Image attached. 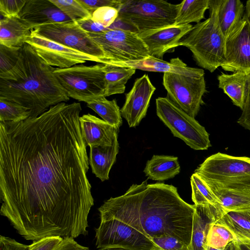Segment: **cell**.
I'll list each match as a JSON object with an SVG mask.
<instances>
[{
    "instance_id": "obj_48",
    "label": "cell",
    "mask_w": 250,
    "mask_h": 250,
    "mask_svg": "<svg viewBox=\"0 0 250 250\" xmlns=\"http://www.w3.org/2000/svg\"><path fill=\"white\" fill-rule=\"evenodd\" d=\"M103 250H129L124 249V248H112L106 249H104Z\"/></svg>"
},
{
    "instance_id": "obj_33",
    "label": "cell",
    "mask_w": 250,
    "mask_h": 250,
    "mask_svg": "<svg viewBox=\"0 0 250 250\" xmlns=\"http://www.w3.org/2000/svg\"><path fill=\"white\" fill-rule=\"evenodd\" d=\"M26 108L2 99H0V122H20L30 117Z\"/></svg>"
},
{
    "instance_id": "obj_3",
    "label": "cell",
    "mask_w": 250,
    "mask_h": 250,
    "mask_svg": "<svg viewBox=\"0 0 250 250\" xmlns=\"http://www.w3.org/2000/svg\"><path fill=\"white\" fill-rule=\"evenodd\" d=\"M55 69L25 43L15 66L0 73V99L27 108L31 118L39 116L52 106L68 101L70 98L53 73Z\"/></svg>"
},
{
    "instance_id": "obj_8",
    "label": "cell",
    "mask_w": 250,
    "mask_h": 250,
    "mask_svg": "<svg viewBox=\"0 0 250 250\" xmlns=\"http://www.w3.org/2000/svg\"><path fill=\"white\" fill-rule=\"evenodd\" d=\"M100 34L88 33L104 51L106 64L144 60L150 56L146 45L137 32L108 28Z\"/></svg>"
},
{
    "instance_id": "obj_41",
    "label": "cell",
    "mask_w": 250,
    "mask_h": 250,
    "mask_svg": "<svg viewBox=\"0 0 250 250\" xmlns=\"http://www.w3.org/2000/svg\"><path fill=\"white\" fill-rule=\"evenodd\" d=\"M78 0L91 14L97 9L104 6L113 7L118 10L122 3V0Z\"/></svg>"
},
{
    "instance_id": "obj_1",
    "label": "cell",
    "mask_w": 250,
    "mask_h": 250,
    "mask_svg": "<svg viewBox=\"0 0 250 250\" xmlns=\"http://www.w3.org/2000/svg\"><path fill=\"white\" fill-rule=\"evenodd\" d=\"M81 104L0 122V214L26 240L88 234L94 199Z\"/></svg>"
},
{
    "instance_id": "obj_20",
    "label": "cell",
    "mask_w": 250,
    "mask_h": 250,
    "mask_svg": "<svg viewBox=\"0 0 250 250\" xmlns=\"http://www.w3.org/2000/svg\"><path fill=\"white\" fill-rule=\"evenodd\" d=\"M79 122L83 138L90 148L110 146L118 136L119 129L90 113L80 117Z\"/></svg>"
},
{
    "instance_id": "obj_40",
    "label": "cell",
    "mask_w": 250,
    "mask_h": 250,
    "mask_svg": "<svg viewBox=\"0 0 250 250\" xmlns=\"http://www.w3.org/2000/svg\"><path fill=\"white\" fill-rule=\"evenodd\" d=\"M60 236H48L33 241L28 250H54L62 241Z\"/></svg>"
},
{
    "instance_id": "obj_4",
    "label": "cell",
    "mask_w": 250,
    "mask_h": 250,
    "mask_svg": "<svg viewBox=\"0 0 250 250\" xmlns=\"http://www.w3.org/2000/svg\"><path fill=\"white\" fill-rule=\"evenodd\" d=\"M219 3V0H209V18L193 25L178 43L189 49L197 64L210 72L226 62L225 38L217 17Z\"/></svg>"
},
{
    "instance_id": "obj_13",
    "label": "cell",
    "mask_w": 250,
    "mask_h": 250,
    "mask_svg": "<svg viewBox=\"0 0 250 250\" xmlns=\"http://www.w3.org/2000/svg\"><path fill=\"white\" fill-rule=\"evenodd\" d=\"M205 182H217L250 175V158L218 152L208 157L195 170Z\"/></svg>"
},
{
    "instance_id": "obj_37",
    "label": "cell",
    "mask_w": 250,
    "mask_h": 250,
    "mask_svg": "<svg viewBox=\"0 0 250 250\" xmlns=\"http://www.w3.org/2000/svg\"><path fill=\"white\" fill-rule=\"evenodd\" d=\"M26 0H0V13L4 18L19 17Z\"/></svg>"
},
{
    "instance_id": "obj_35",
    "label": "cell",
    "mask_w": 250,
    "mask_h": 250,
    "mask_svg": "<svg viewBox=\"0 0 250 250\" xmlns=\"http://www.w3.org/2000/svg\"><path fill=\"white\" fill-rule=\"evenodd\" d=\"M21 48H12L0 44V73L8 71L15 66Z\"/></svg>"
},
{
    "instance_id": "obj_22",
    "label": "cell",
    "mask_w": 250,
    "mask_h": 250,
    "mask_svg": "<svg viewBox=\"0 0 250 250\" xmlns=\"http://www.w3.org/2000/svg\"><path fill=\"white\" fill-rule=\"evenodd\" d=\"M32 30L19 17L1 19L0 44L20 48L26 43Z\"/></svg>"
},
{
    "instance_id": "obj_16",
    "label": "cell",
    "mask_w": 250,
    "mask_h": 250,
    "mask_svg": "<svg viewBox=\"0 0 250 250\" xmlns=\"http://www.w3.org/2000/svg\"><path fill=\"white\" fill-rule=\"evenodd\" d=\"M192 27L191 24L171 25L137 33L146 45L150 56L163 60L164 54L178 47L179 42Z\"/></svg>"
},
{
    "instance_id": "obj_18",
    "label": "cell",
    "mask_w": 250,
    "mask_h": 250,
    "mask_svg": "<svg viewBox=\"0 0 250 250\" xmlns=\"http://www.w3.org/2000/svg\"><path fill=\"white\" fill-rule=\"evenodd\" d=\"M110 65L147 71L181 74L195 78L204 76L205 74L203 69L188 66L179 57L166 62L150 56L142 60L115 62Z\"/></svg>"
},
{
    "instance_id": "obj_6",
    "label": "cell",
    "mask_w": 250,
    "mask_h": 250,
    "mask_svg": "<svg viewBox=\"0 0 250 250\" xmlns=\"http://www.w3.org/2000/svg\"><path fill=\"white\" fill-rule=\"evenodd\" d=\"M104 65L81 64L66 68L57 67L53 73L69 98L87 103L105 97Z\"/></svg>"
},
{
    "instance_id": "obj_7",
    "label": "cell",
    "mask_w": 250,
    "mask_h": 250,
    "mask_svg": "<svg viewBox=\"0 0 250 250\" xmlns=\"http://www.w3.org/2000/svg\"><path fill=\"white\" fill-rule=\"evenodd\" d=\"M156 108L157 116L173 136L183 140L190 147L202 150L211 146L209 134L205 128L167 97L157 98Z\"/></svg>"
},
{
    "instance_id": "obj_17",
    "label": "cell",
    "mask_w": 250,
    "mask_h": 250,
    "mask_svg": "<svg viewBox=\"0 0 250 250\" xmlns=\"http://www.w3.org/2000/svg\"><path fill=\"white\" fill-rule=\"evenodd\" d=\"M19 18L32 30L45 24L72 21L50 0H27Z\"/></svg>"
},
{
    "instance_id": "obj_2",
    "label": "cell",
    "mask_w": 250,
    "mask_h": 250,
    "mask_svg": "<svg viewBox=\"0 0 250 250\" xmlns=\"http://www.w3.org/2000/svg\"><path fill=\"white\" fill-rule=\"evenodd\" d=\"M195 205L180 196L176 187L164 183L133 184L120 196L98 208L100 220L116 219L151 239L170 235L189 246Z\"/></svg>"
},
{
    "instance_id": "obj_5",
    "label": "cell",
    "mask_w": 250,
    "mask_h": 250,
    "mask_svg": "<svg viewBox=\"0 0 250 250\" xmlns=\"http://www.w3.org/2000/svg\"><path fill=\"white\" fill-rule=\"evenodd\" d=\"M178 4L163 0H122L117 20L136 32L173 25Z\"/></svg>"
},
{
    "instance_id": "obj_23",
    "label": "cell",
    "mask_w": 250,
    "mask_h": 250,
    "mask_svg": "<svg viewBox=\"0 0 250 250\" xmlns=\"http://www.w3.org/2000/svg\"><path fill=\"white\" fill-rule=\"evenodd\" d=\"M180 172L178 157L154 155L146 163L144 172L152 180L163 181L174 178Z\"/></svg>"
},
{
    "instance_id": "obj_44",
    "label": "cell",
    "mask_w": 250,
    "mask_h": 250,
    "mask_svg": "<svg viewBox=\"0 0 250 250\" xmlns=\"http://www.w3.org/2000/svg\"><path fill=\"white\" fill-rule=\"evenodd\" d=\"M54 250H90V249L88 247L79 244L74 240V238H64Z\"/></svg>"
},
{
    "instance_id": "obj_10",
    "label": "cell",
    "mask_w": 250,
    "mask_h": 250,
    "mask_svg": "<svg viewBox=\"0 0 250 250\" xmlns=\"http://www.w3.org/2000/svg\"><path fill=\"white\" fill-rule=\"evenodd\" d=\"M163 84L167 97L175 105L192 117L198 114L204 104L203 96L207 92L204 76L195 78L181 74L165 73Z\"/></svg>"
},
{
    "instance_id": "obj_14",
    "label": "cell",
    "mask_w": 250,
    "mask_h": 250,
    "mask_svg": "<svg viewBox=\"0 0 250 250\" xmlns=\"http://www.w3.org/2000/svg\"><path fill=\"white\" fill-rule=\"evenodd\" d=\"M226 62L221 66L232 73L250 71V25L243 17L225 42Z\"/></svg>"
},
{
    "instance_id": "obj_42",
    "label": "cell",
    "mask_w": 250,
    "mask_h": 250,
    "mask_svg": "<svg viewBox=\"0 0 250 250\" xmlns=\"http://www.w3.org/2000/svg\"><path fill=\"white\" fill-rule=\"evenodd\" d=\"M85 32L91 34H100L106 31L108 28L94 21L91 19H85L76 21Z\"/></svg>"
},
{
    "instance_id": "obj_34",
    "label": "cell",
    "mask_w": 250,
    "mask_h": 250,
    "mask_svg": "<svg viewBox=\"0 0 250 250\" xmlns=\"http://www.w3.org/2000/svg\"><path fill=\"white\" fill-rule=\"evenodd\" d=\"M72 21L91 18V14L78 0H50Z\"/></svg>"
},
{
    "instance_id": "obj_11",
    "label": "cell",
    "mask_w": 250,
    "mask_h": 250,
    "mask_svg": "<svg viewBox=\"0 0 250 250\" xmlns=\"http://www.w3.org/2000/svg\"><path fill=\"white\" fill-rule=\"evenodd\" d=\"M32 31L52 41L98 58L102 63L106 64V59L102 48L76 21L43 25Z\"/></svg>"
},
{
    "instance_id": "obj_27",
    "label": "cell",
    "mask_w": 250,
    "mask_h": 250,
    "mask_svg": "<svg viewBox=\"0 0 250 250\" xmlns=\"http://www.w3.org/2000/svg\"><path fill=\"white\" fill-rule=\"evenodd\" d=\"M218 221L232 231L237 241H250V208L225 213Z\"/></svg>"
},
{
    "instance_id": "obj_19",
    "label": "cell",
    "mask_w": 250,
    "mask_h": 250,
    "mask_svg": "<svg viewBox=\"0 0 250 250\" xmlns=\"http://www.w3.org/2000/svg\"><path fill=\"white\" fill-rule=\"evenodd\" d=\"M224 213L220 204L195 205L190 250H206L207 237L211 224Z\"/></svg>"
},
{
    "instance_id": "obj_36",
    "label": "cell",
    "mask_w": 250,
    "mask_h": 250,
    "mask_svg": "<svg viewBox=\"0 0 250 250\" xmlns=\"http://www.w3.org/2000/svg\"><path fill=\"white\" fill-rule=\"evenodd\" d=\"M91 15L93 21L105 28H109L117 20L119 11L113 7L104 6L95 10Z\"/></svg>"
},
{
    "instance_id": "obj_28",
    "label": "cell",
    "mask_w": 250,
    "mask_h": 250,
    "mask_svg": "<svg viewBox=\"0 0 250 250\" xmlns=\"http://www.w3.org/2000/svg\"><path fill=\"white\" fill-rule=\"evenodd\" d=\"M209 9V0H185L178 4V9L173 25L198 23L205 18Z\"/></svg>"
},
{
    "instance_id": "obj_39",
    "label": "cell",
    "mask_w": 250,
    "mask_h": 250,
    "mask_svg": "<svg viewBox=\"0 0 250 250\" xmlns=\"http://www.w3.org/2000/svg\"><path fill=\"white\" fill-rule=\"evenodd\" d=\"M242 114L237 123L250 130V71L247 73L246 90Z\"/></svg>"
},
{
    "instance_id": "obj_32",
    "label": "cell",
    "mask_w": 250,
    "mask_h": 250,
    "mask_svg": "<svg viewBox=\"0 0 250 250\" xmlns=\"http://www.w3.org/2000/svg\"><path fill=\"white\" fill-rule=\"evenodd\" d=\"M192 200L195 205L219 204V201L207 184L196 173L190 178Z\"/></svg>"
},
{
    "instance_id": "obj_47",
    "label": "cell",
    "mask_w": 250,
    "mask_h": 250,
    "mask_svg": "<svg viewBox=\"0 0 250 250\" xmlns=\"http://www.w3.org/2000/svg\"><path fill=\"white\" fill-rule=\"evenodd\" d=\"M232 244L233 242L229 243V245L227 246V247L223 249H215L208 246L206 250H231Z\"/></svg>"
},
{
    "instance_id": "obj_46",
    "label": "cell",
    "mask_w": 250,
    "mask_h": 250,
    "mask_svg": "<svg viewBox=\"0 0 250 250\" xmlns=\"http://www.w3.org/2000/svg\"><path fill=\"white\" fill-rule=\"evenodd\" d=\"M243 18L247 20L250 25V0L246 2Z\"/></svg>"
},
{
    "instance_id": "obj_26",
    "label": "cell",
    "mask_w": 250,
    "mask_h": 250,
    "mask_svg": "<svg viewBox=\"0 0 250 250\" xmlns=\"http://www.w3.org/2000/svg\"><path fill=\"white\" fill-rule=\"evenodd\" d=\"M224 213L250 208V188H210Z\"/></svg>"
},
{
    "instance_id": "obj_43",
    "label": "cell",
    "mask_w": 250,
    "mask_h": 250,
    "mask_svg": "<svg viewBox=\"0 0 250 250\" xmlns=\"http://www.w3.org/2000/svg\"><path fill=\"white\" fill-rule=\"evenodd\" d=\"M29 245L20 243L13 238L0 236V250H28Z\"/></svg>"
},
{
    "instance_id": "obj_38",
    "label": "cell",
    "mask_w": 250,
    "mask_h": 250,
    "mask_svg": "<svg viewBox=\"0 0 250 250\" xmlns=\"http://www.w3.org/2000/svg\"><path fill=\"white\" fill-rule=\"evenodd\" d=\"M151 240L163 250H190L188 246L170 235L154 237Z\"/></svg>"
},
{
    "instance_id": "obj_25",
    "label": "cell",
    "mask_w": 250,
    "mask_h": 250,
    "mask_svg": "<svg viewBox=\"0 0 250 250\" xmlns=\"http://www.w3.org/2000/svg\"><path fill=\"white\" fill-rule=\"evenodd\" d=\"M218 86L231 100L233 104L243 109L246 90L247 73H224L218 75Z\"/></svg>"
},
{
    "instance_id": "obj_49",
    "label": "cell",
    "mask_w": 250,
    "mask_h": 250,
    "mask_svg": "<svg viewBox=\"0 0 250 250\" xmlns=\"http://www.w3.org/2000/svg\"><path fill=\"white\" fill-rule=\"evenodd\" d=\"M237 250L236 248V247H235V244H234V241L233 242L232 250Z\"/></svg>"
},
{
    "instance_id": "obj_31",
    "label": "cell",
    "mask_w": 250,
    "mask_h": 250,
    "mask_svg": "<svg viewBox=\"0 0 250 250\" xmlns=\"http://www.w3.org/2000/svg\"><path fill=\"white\" fill-rule=\"evenodd\" d=\"M218 220L210 225L207 237V246L223 249L229 243L237 241V239L232 231Z\"/></svg>"
},
{
    "instance_id": "obj_15",
    "label": "cell",
    "mask_w": 250,
    "mask_h": 250,
    "mask_svg": "<svg viewBox=\"0 0 250 250\" xmlns=\"http://www.w3.org/2000/svg\"><path fill=\"white\" fill-rule=\"evenodd\" d=\"M155 90L148 76L145 74L135 80L132 88L125 94L121 112L130 127L138 126L145 117Z\"/></svg>"
},
{
    "instance_id": "obj_29",
    "label": "cell",
    "mask_w": 250,
    "mask_h": 250,
    "mask_svg": "<svg viewBox=\"0 0 250 250\" xmlns=\"http://www.w3.org/2000/svg\"><path fill=\"white\" fill-rule=\"evenodd\" d=\"M104 64L106 86L105 97L124 93L126 83L135 74L136 69Z\"/></svg>"
},
{
    "instance_id": "obj_45",
    "label": "cell",
    "mask_w": 250,
    "mask_h": 250,
    "mask_svg": "<svg viewBox=\"0 0 250 250\" xmlns=\"http://www.w3.org/2000/svg\"><path fill=\"white\" fill-rule=\"evenodd\" d=\"M234 244L237 250H250V241H236Z\"/></svg>"
},
{
    "instance_id": "obj_9",
    "label": "cell",
    "mask_w": 250,
    "mask_h": 250,
    "mask_svg": "<svg viewBox=\"0 0 250 250\" xmlns=\"http://www.w3.org/2000/svg\"><path fill=\"white\" fill-rule=\"evenodd\" d=\"M96 248L100 250L121 248L129 250H163L149 237L116 219L100 220L95 229Z\"/></svg>"
},
{
    "instance_id": "obj_12",
    "label": "cell",
    "mask_w": 250,
    "mask_h": 250,
    "mask_svg": "<svg viewBox=\"0 0 250 250\" xmlns=\"http://www.w3.org/2000/svg\"><path fill=\"white\" fill-rule=\"evenodd\" d=\"M26 43L30 44L48 64L57 68H69L87 61L102 63L98 58L52 41L33 31Z\"/></svg>"
},
{
    "instance_id": "obj_30",
    "label": "cell",
    "mask_w": 250,
    "mask_h": 250,
    "mask_svg": "<svg viewBox=\"0 0 250 250\" xmlns=\"http://www.w3.org/2000/svg\"><path fill=\"white\" fill-rule=\"evenodd\" d=\"M86 106L97 113L104 121L119 129L123 123L121 109L116 99L108 100L102 97L86 103Z\"/></svg>"
},
{
    "instance_id": "obj_24",
    "label": "cell",
    "mask_w": 250,
    "mask_h": 250,
    "mask_svg": "<svg viewBox=\"0 0 250 250\" xmlns=\"http://www.w3.org/2000/svg\"><path fill=\"white\" fill-rule=\"evenodd\" d=\"M244 14V6L240 0H219L218 21L225 38L242 21Z\"/></svg>"
},
{
    "instance_id": "obj_21",
    "label": "cell",
    "mask_w": 250,
    "mask_h": 250,
    "mask_svg": "<svg viewBox=\"0 0 250 250\" xmlns=\"http://www.w3.org/2000/svg\"><path fill=\"white\" fill-rule=\"evenodd\" d=\"M119 150L118 136L110 146L90 148L89 164L92 173L102 182L109 179V172L116 162Z\"/></svg>"
}]
</instances>
